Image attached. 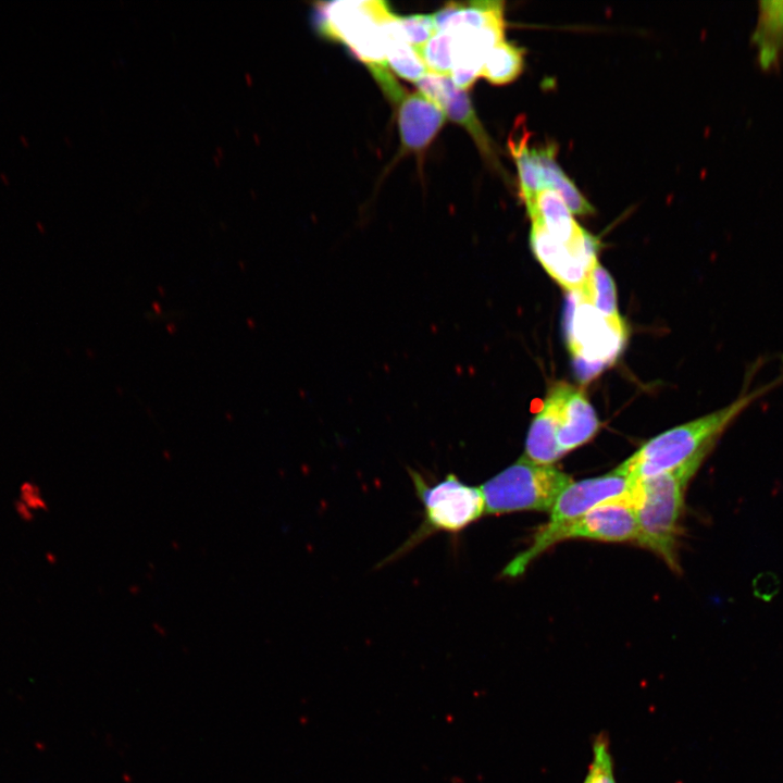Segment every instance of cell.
I'll return each instance as SVG.
<instances>
[{"instance_id":"6da1fadb","label":"cell","mask_w":783,"mask_h":783,"mask_svg":"<svg viewBox=\"0 0 783 783\" xmlns=\"http://www.w3.org/2000/svg\"><path fill=\"white\" fill-rule=\"evenodd\" d=\"M775 383L742 393L728 406L657 435L614 470L634 482L673 470L698 456H707L725 428Z\"/></svg>"},{"instance_id":"7a4b0ae2","label":"cell","mask_w":783,"mask_h":783,"mask_svg":"<svg viewBox=\"0 0 783 783\" xmlns=\"http://www.w3.org/2000/svg\"><path fill=\"white\" fill-rule=\"evenodd\" d=\"M705 457L698 456L673 470L634 481L631 489L637 544L657 554L675 571L679 570L678 539L686 487Z\"/></svg>"},{"instance_id":"3957f363","label":"cell","mask_w":783,"mask_h":783,"mask_svg":"<svg viewBox=\"0 0 783 783\" xmlns=\"http://www.w3.org/2000/svg\"><path fill=\"white\" fill-rule=\"evenodd\" d=\"M599 427L597 414L583 390L556 383L531 423L524 455L536 463L552 464L591 440Z\"/></svg>"},{"instance_id":"277c9868","label":"cell","mask_w":783,"mask_h":783,"mask_svg":"<svg viewBox=\"0 0 783 783\" xmlns=\"http://www.w3.org/2000/svg\"><path fill=\"white\" fill-rule=\"evenodd\" d=\"M408 472L423 507V519L418 529L383 564L408 554L434 534L457 535L485 513L481 488L462 482L455 473H448L443 480L430 485L419 472L412 469Z\"/></svg>"},{"instance_id":"5b68a950","label":"cell","mask_w":783,"mask_h":783,"mask_svg":"<svg viewBox=\"0 0 783 783\" xmlns=\"http://www.w3.org/2000/svg\"><path fill=\"white\" fill-rule=\"evenodd\" d=\"M316 5L319 28L324 36L345 44L373 76L389 71L383 23L393 12L386 2L339 0Z\"/></svg>"},{"instance_id":"8992f818","label":"cell","mask_w":783,"mask_h":783,"mask_svg":"<svg viewBox=\"0 0 783 783\" xmlns=\"http://www.w3.org/2000/svg\"><path fill=\"white\" fill-rule=\"evenodd\" d=\"M572 482L570 475L552 464H539L525 455L484 482L486 514L551 509L559 494Z\"/></svg>"},{"instance_id":"52a82bcc","label":"cell","mask_w":783,"mask_h":783,"mask_svg":"<svg viewBox=\"0 0 783 783\" xmlns=\"http://www.w3.org/2000/svg\"><path fill=\"white\" fill-rule=\"evenodd\" d=\"M571 538L637 543L638 527L631 493L600 502L580 518L557 529L547 537L533 540L529 548L506 566L502 575L515 577L522 574L527 566L546 549L556 543Z\"/></svg>"},{"instance_id":"ba28073f","label":"cell","mask_w":783,"mask_h":783,"mask_svg":"<svg viewBox=\"0 0 783 783\" xmlns=\"http://www.w3.org/2000/svg\"><path fill=\"white\" fill-rule=\"evenodd\" d=\"M568 341L582 363L600 368L616 359L626 338L624 322H614L592 304L574 297Z\"/></svg>"},{"instance_id":"9c48e42d","label":"cell","mask_w":783,"mask_h":783,"mask_svg":"<svg viewBox=\"0 0 783 783\" xmlns=\"http://www.w3.org/2000/svg\"><path fill=\"white\" fill-rule=\"evenodd\" d=\"M632 486L633 481L616 470L601 476L572 481L557 497L548 522L536 532L533 540L547 537L600 502L629 495Z\"/></svg>"},{"instance_id":"30bf717a","label":"cell","mask_w":783,"mask_h":783,"mask_svg":"<svg viewBox=\"0 0 783 783\" xmlns=\"http://www.w3.org/2000/svg\"><path fill=\"white\" fill-rule=\"evenodd\" d=\"M531 249L546 272L571 295L580 290L591 270L598 263L597 245L572 248L552 238L532 223Z\"/></svg>"},{"instance_id":"8fae6325","label":"cell","mask_w":783,"mask_h":783,"mask_svg":"<svg viewBox=\"0 0 783 783\" xmlns=\"http://www.w3.org/2000/svg\"><path fill=\"white\" fill-rule=\"evenodd\" d=\"M419 91L439 107L447 119L461 125L472 136L481 153L498 167L497 154L486 130L481 124L470 97L459 89L450 76L427 73L415 83Z\"/></svg>"},{"instance_id":"7c38bea8","label":"cell","mask_w":783,"mask_h":783,"mask_svg":"<svg viewBox=\"0 0 783 783\" xmlns=\"http://www.w3.org/2000/svg\"><path fill=\"white\" fill-rule=\"evenodd\" d=\"M531 223L543 227L552 238L572 248H585L598 244L575 221L573 213L555 189L544 187L525 203Z\"/></svg>"},{"instance_id":"4fadbf2b","label":"cell","mask_w":783,"mask_h":783,"mask_svg":"<svg viewBox=\"0 0 783 783\" xmlns=\"http://www.w3.org/2000/svg\"><path fill=\"white\" fill-rule=\"evenodd\" d=\"M447 117L443 110L420 91L406 95L398 103L401 147L420 152L433 141Z\"/></svg>"},{"instance_id":"5bb4252c","label":"cell","mask_w":783,"mask_h":783,"mask_svg":"<svg viewBox=\"0 0 783 783\" xmlns=\"http://www.w3.org/2000/svg\"><path fill=\"white\" fill-rule=\"evenodd\" d=\"M751 41L763 70L776 66L783 54V1H760Z\"/></svg>"},{"instance_id":"9a60e30c","label":"cell","mask_w":783,"mask_h":783,"mask_svg":"<svg viewBox=\"0 0 783 783\" xmlns=\"http://www.w3.org/2000/svg\"><path fill=\"white\" fill-rule=\"evenodd\" d=\"M536 160L542 188L550 187L562 197L573 214L589 215L595 212L594 207L581 194L573 181L562 171L556 161L557 147L546 145L532 148Z\"/></svg>"},{"instance_id":"2e32d148","label":"cell","mask_w":783,"mask_h":783,"mask_svg":"<svg viewBox=\"0 0 783 783\" xmlns=\"http://www.w3.org/2000/svg\"><path fill=\"white\" fill-rule=\"evenodd\" d=\"M383 37L388 67L398 76L415 84L428 73L419 52L407 41L394 13L383 23Z\"/></svg>"},{"instance_id":"e0dca14e","label":"cell","mask_w":783,"mask_h":783,"mask_svg":"<svg viewBox=\"0 0 783 783\" xmlns=\"http://www.w3.org/2000/svg\"><path fill=\"white\" fill-rule=\"evenodd\" d=\"M523 67V48L502 40L487 52L481 76L493 85L502 86L515 80Z\"/></svg>"},{"instance_id":"ac0fdd59","label":"cell","mask_w":783,"mask_h":783,"mask_svg":"<svg viewBox=\"0 0 783 783\" xmlns=\"http://www.w3.org/2000/svg\"><path fill=\"white\" fill-rule=\"evenodd\" d=\"M509 150L517 165L520 194L525 204L542 189L538 166L532 148L523 136L518 139L510 138Z\"/></svg>"},{"instance_id":"d6986e66","label":"cell","mask_w":783,"mask_h":783,"mask_svg":"<svg viewBox=\"0 0 783 783\" xmlns=\"http://www.w3.org/2000/svg\"><path fill=\"white\" fill-rule=\"evenodd\" d=\"M592 760L583 783H618L614 773V760L610 747V738L606 731L594 735L592 742Z\"/></svg>"},{"instance_id":"ffe728a7","label":"cell","mask_w":783,"mask_h":783,"mask_svg":"<svg viewBox=\"0 0 783 783\" xmlns=\"http://www.w3.org/2000/svg\"><path fill=\"white\" fill-rule=\"evenodd\" d=\"M452 36L449 32H437L418 52L428 73L450 76L452 66Z\"/></svg>"},{"instance_id":"44dd1931","label":"cell","mask_w":783,"mask_h":783,"mask_svg":"<svg viewBox=\"0 0 783 783\" xmlns=\"http://www.w3.org/2000/svg\"><path fill=\"white\" fill-rule=\"evenodd\" d=\"M398 21L407 41L417 51L438 32L433 14L398 16Z\"/></svg>"},{"instance_id":"7402d4cb","label":"cell","mask_w":783,"mask_h":783,"mask_svg":"<svg viewBox=\"0 0 783 783\" xmlns=\"http://www.w3.org/2000/svg\"><path fill=\"white\" fill-rule=\"evenodd\" d=\"M20 141L24 145V147H28V146H29L28 139H27V137L24 136V135H21V136H20Z\"/></svg>"},{"instance_id":"603a6c76","label":"cell","mask_w":783,"mask_h":783,"mask_svg":"<svg viewBox=\"0 0 783 783\" xmlns=\"http://www.w3.org/2000/svg\"><path fill=\"white\" fill-rule=\"evenodd\" d=\"M0 177L2 178V181L4 182L5 185L10 184V183H9L10 179L7 177V175H5L4 173H1V174H0Z\"/></svg>"}]
</instances>
